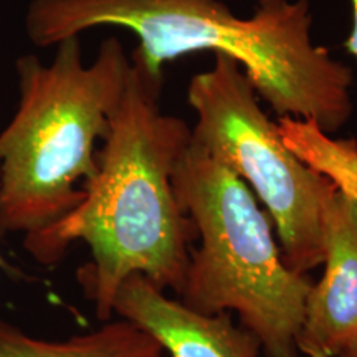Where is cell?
<instances>
[{
  "label": "cell",
  "mask_w": 357,
  "mask_h": 357,
  "mask_svg": "<svg viewBox=\"0 0 357 357\" xmlns=\"http://www.w3.org/2000/svg\"><path fill=\"white\" fill-rule=\"evenodd\" d=\"M162 82L131 61L126 89L98 149V171L83 185L82 204L24 240L26 252L45 266L60 261L71 243L88 245L91 261L79 268L77 280L101 321L114 316L116 293L131 275L181 294L197 238L172 187L192 129L162 113Z\"/></svg>",
  "instance_id": "6da1fadb"
},
{
  "label": "cell",
  "mask_w": 357,
  "mask_h": 357,
  "mask_svg": "<svg viewBox=\"0 0 357 357\" xmlns=\"http://www.w3.org/2000/svg\"><path fill=\"white\" fill-rule=\"evenodd\" d=\"M96 26H119L139 43L132 63L164 79V65L197 52L242 66L278 118L336 132L352 114V70L312 43L310 0H258L248 19L222 0H32L30 42L52 47Z\"/></svg>",
  "instance_id": "7a4b0ae2"
},
{
  "label": "cell",
  "mask_w": 357,
  "mask_h": 357,
  "mask_svg": "<svg viewBox=\"0 0 357 357\" xmlns=\"http://www.w3.org/2000/svg\"><path fill=\"white\" fill-rule=\"evenodd\" d=\"M129 71L118 38L105 40L89 65L79 37L58 43L50 63L17 61L20 102L0 132V236L37 234L82 204Z\"/></svg>",
  "instance_id": "3957f363"
},
{
  "label": "cell",
  "mask_w": 357,
  "mask_h": 357,
  "mask_svg": "<svg viewBox=\"0 0 357 357\" xmlns=\"http://www.w3.org/2000/svg\"><path fill=\"white\" fill-rule=\"evenodd\" d=\"M172 187L194 223L182 303L202 314L234 311L266 357H298V333L312 283L284 263L273 222L250 187L192 141L177 160Z\"/></svg>",
  "instance_id": "277c9868"
},
{
  "label": "cell",
  "mask_w": 357,
  "mask_h": 357,
  "mask_svg": "<svg viewBox=\"0 0 357 357\" xmlns=\"http://www.w3.org/2000/svg\"><path fill=\"white\" fill-rule=\"evenodd\" d=\"M192 141L250 187L273 222L284 263L306 275L324 260V211L337 187L287 146L263 111L255 86L234 58L215 53L211 70L187 88Z\"/></svg>",
  "instance_id": "5b68a950"
},
{
  "label": "cell",
  "mask_w": 357,
  "mask_h": 357,
  "mask_svg": "<svg viewBox=\"0 0 357 357\" xmlns=\"http://www.w3.org/2000/svg\"><path fill=\"white\" fill-rule=\"evenodd\" d=\"M324 275L305 301L298 351L337 357L357 337V200L337 189L324 211Z\"/></svg>",
  "instance_id": "8992f818"
},
{
  "label": "cell",
  "mask_w": 357,
  "mask_h": 357,
  "mask_svg": "<svg viewBox=\"0 0 357 357\" xmlns=\"http://www.w3.org/2000/svg\"><path fill=\"white\" fill-rule=\"evenodd\" d=\"M113 311L154 337L166 357H258L261 349L260 341L230 314L190 310L142 275L123 281Z\"/></svg>",
  "instance_id": "52a82bcc"
},
{
  "label": "cell",
  "mask_w": 357,
  "mask_h": 357,
  "mask_svg": "<svg viewBox=\"0 0 357 357\" xmlns=\"http://www.w3.org/2000/svg\"><path fill=\"white\" fill-rule=\"evenodd\" d=\"M0 357H166L154 337L126 319L66 341H43L0 319Z\"/></svg>",
  "instance_id": "ba28073f"
},
{
  "label": "cell",
  "mask_w": 357,
  "mask_h": 357,
  "mask_svg": "<svg viewBox=\"0 0 357 357\" xmlns=\"http://www.w3.org/2000/svg\"><path fill=\"white\" fill-rule=\"evenodd\" d=\"M278 128L284 142L307 166L324 174L357 200V142L333 139L312 121L280 118Z\"/></svg>",
  "instance_id": "9c48e42d"
},
{
  "label": "cell",
  "mask_w": 357,
  "mask_h": 357,
  "mask_svg": "<svg viewBox=\"0 0 357 357\" xmlns=\"http://www.w3.org/2000/svg\"><path fill=\"white\" fill-rule=\"evenodd\" d=\"M351 3H352V17H354V26H352V32L344 42V47L347 53L357 60V0H351Z\"/></svg>",
  "instance_id": "30bf717a"
},
{
  "label": "cell",
  "mask_w": 357,
  "mask_h": 357,
  "mask_svg": "<svg viewBox=\"0 0 357 357\" xmlns=\"http://www.w3.org/2000/svg\"><path fill=\"white\" fill-rule=\"evenodd\" d=\"M0 271H2V273H6L8 278H12V280H25L24 271L10 265V263H8L6 258L2 257V253H0Z\"/></svg>",
  "instance_id": "8fae6325"
},
{
  "label": "cell",
  "mask_w": 357,
  "mask_h": 357,
  "mask_svg": "<svg viewBox=\"0 0 357 357\" xmlns=\"http://www.w3.org/2000/svg\"><path fill=\"white\" fill-rule=\"evenodd\" d=\"M337 357H357V337Z\"/></svg>",
  "instance_id": "7c38bea8"
}]
</instances>
